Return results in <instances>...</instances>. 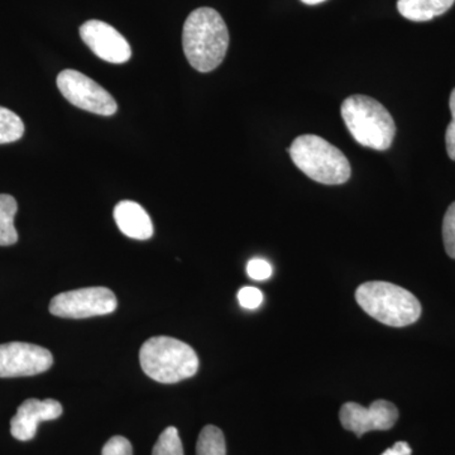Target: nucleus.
Returning a JSON list of instances; mask_svg holds the SVG:
<instances>
[{
  "label": "nucleus",
  "mask_w": 455,
  "mask_h": 455,
  "mask_svg": "<svg viewBox=\"0 0 455 455\" xmlns=\"http://www.w3.org/2000/svg\"><path fill=\"white\" fill-rule=\"evenodd\" d=\"M301 2L307 5H316L320 4V3L325 2V0H301Z\"/></svg>",
  "instance_id": "nucleus-25"
},
{
  "label": "nucleus",
  "mask_w": 455,
  "mask_h": 455,
  "mask_svg": "<svg viewBox=\"0 0 455 455\" xmlns=\"http://www.w3.org/2000/svg\"><path fill=\"white\" fill-rule=\"evenodd\" d=\"M445 145H447V152L451 160L455 161V123L451 122L445 132Z\"/></svg>",
  "instance_id": "nucleus-22"
},
{
  "label": "nucleus",
  "mask_w": 455,
  "mask_h": 455,
  "mask_svg": "<svg viewBox=\"0 0 455 455\" xmlns=\"http://www.w3.org/2000/svg\"><path fill=\"white\" fill-rule=\"evenodd\" d=\"M80 36L99 59L110 64H124L132 57L131 44L106 22L88 20L80 27Z\"/></svg>",
  "instance_id": "nucleus-10"
},
{
  "label": "nucleus",
  "mask_w": 455,
  "mask_h": 455,
  "mask_svg": "<svg viewBox=\"0 0 455 455\" xmlns=\"http://www.w3.org/2000/svg\"><path fill=\"white\" fill-rule=\"evenodd\" d=\"M114 220L123 235L137 241H147L154 235V224L148 212L139 203L124 200L114 208Z\"/></svg>",
  "instance_id": "nucleus-12"
},
{
  "label": "nucleus",
  "mask_w": 455,
  "mask_h": 455,
  "mask_svg": "<svg viewBox=\"0 0 455 455\" xmlns=\"http://www.w3.org/2000/svg\"><path fill=\"white\" fill-rule=\"evenodd\" d=\"M449 107H451V122L455 123V89L451 92V100H449Z\"/></svg>",
  "instance_id": "nucleus-24"
},
{
  "label": "nucleus",
  "mask_w": 455,
  "mask_h": 455,
  "mask_svg": "<svg viewBox=\"0 0 455 455\" xmlns=\"http://www.w3.org/2000/svg\"><path fill=\"white\" fill-rule=\"evenodd\" d=\"M152 455H184L181 439L176 427H169L158 436Z\"/></svg>",
  "instance_id": "nucleus-17"
},
{
  "label": "nucleus",
  "mask_w": 455,
  "mask_h": 455,
  "mask_svg": "<svg viewBox=\"0 0 455 455\" xmlns=\"http://www.w3.org/2000/svg\"><path fill=\"white\" fill-rule=\"evenodd\" d=\"M101 455H133V448L130 440L124 436L116 435L108 440Z\"/></svg>",
  "instance_id": "nucleus-20"
},
{
  "label": "nucleus",
  "mask_w": 455,
  "mask_h": 455,
  "mask_svg": "<svg viewBox=\"0 0 455 455\" xmlns=\"http://www.w3.org/2000/svg\"><path fill=\"white\" fill-rule=\"evenodd\" d=\"M340 423L358 438L370 431L390 430L398 419V410L390 401L377 400L370 407L347 403L340 409Z\"/></svg>",
  "instance_id": "nucleus-9"
},
{
  "label": "nucleus",
  "mask_w": 455,
  "mask_h": 455,
  "mask_svg": "<svg viewBox=\"0 0 455 455\" xmlns=\"http://www.w3.org/2000/svg\"><path fill=\"white\" fill-rule=\"evenodd\" d=\"M238 300L244 309L254 310L262 304L263 293L257 287H243V289L239 290Z\"/></svg>",
  "instance_id": "nucleus-19"
},
{
  "label": "nucleus",
  "mask_w": 455,
  "mask_h": 455,
  "mask_svg": "<svg viewBox=\"0 0 455 455\" xmlns=\"http://www.w3.org/2000/svg\"><path fill=\"white\" fill-rule=\"evenodd\" d=\"M272 271H274L272 266L266 259H253L247 265L248 276L252 278V280H268L272 276Z\"/></svg>",
  "instance_id": "nucleus-21"
},
{
  "label": "nucleus",
  "mask_w": 455,
  "mask_h": 455,
  "mask_svg": "<svg viewBox=\"0 0 455 455\" xmlns=\"http://www.w3.org/2000/svg\"><path fill=\"white\" fill-rule=\"evenodd\" d=\"M62 415V405L56 400L29 398L18 407L17 414L11 420V433L20 442L35 438L38 424L42 421L56 420Z\"/></svg>",
  "instance_id": "nucleus-11"
},
{
  "label": "nucleus",
  "mask_w": 455,
  "mask_h": 455,
  "mask_svg": "<svg viewBox=\"0 0 455 455\" xmlns=\"http://www.w3.org/2000/svg\"><path fill=\"white\" fill-rule=\"evenodd\" d=\"M287 152L296 167L319 184H346L352 175V167L343 152L315 134L298 137Z\"/></svg>",
  "instance_id": "nucleus-5"
},
{
  "label": "nucleus",
  "mask_w": 455,
  "mask_h": 455,
  "mask_svg": "<svg viewBox=\"0 0 455 455\" xmlns=\"http://www.w3.org/2000/svg\"><path fill=\"white\" fill-rule=\"evenodd\" d=\"M443 241L448 256L455 259V202L449 206L443 220Z\"/></svg>",
  "instance_id": "nucleus-18"
},
{
  "label": "nucleus",
  "mask_w": 455,
  "mask_h": 455,
  "mask_svg": "<svg viewBox=\"0 0 455 455\" xmlns=\"http://www.w3.org/2000/svg\"><path fill=\"white\" fill-rule=\"evenodd\" d=\"M455 0H398L397 9L401 16L412 22H427L447 13Z\"/></svg>",
  "instance_id": "nucleus-13"
},
{
  "label": "nucleus",
  "mask_w": 455,
  "mask_h": 455,
  "mask_svg": "<svg viewBox=\"0 0 455 455\" xmlns=\"http://www.w3.org/2000/svg\"><path fill=\"white\" fill-rule=\"evenodd\" d=\"M118 307L116 295L107 287H86L59 293L50 302V313L65 319H86V317L112 314Z\"/></svg>",
  "instance_id": "nucleus-6"
},
{
  "label": "nucleus",
  "mask_w": 455,
  "mask_h": 455,
  "mask_svg": "<svg viewBox=\"0 0 455 455\" xmlns=\"http://www.w3.org/2000/svg\"><path fill=\"white\" fill-rule=\"evenodd\" d=\"M412 451L406 442H398L394 447L387 449L382 455H411Z\"/></svg>",
  "instance_id": "nucleus-23"
},
{
  "label": "nucleus",
  "mask_w": 455,
  "mask_h": 455,
  "mask_svg": "<svg viewBox=\"0 0 455 455\" xmlns=\"http://www.w3.org/2000/svg\"><path fill=\"white\" fill-rule=\"evenodd\" d=\"M25 134V124L16 113L0 107V145L16 142Z\"/></svg>",
  "instance_id": "nucleus-16"
},
{
  "label": "nucleus",
  "mask_w": 455,
  "mask_h": 455,
  "mask_svg": "<svg viewBox=\"0 0 455 455\" xmlns=\"http://www.w3.org/2000/svg\"><path fill=\"white\" fill-rule=\"evenodd\" d=\"M57 88L66 100L86 112L110 116L118 110L112 95L79 71L71 68L61 71L57 76Z\"/></svg>",
  "instance_id": "nucleus-7"
},
{
  "label": "nucleus",
  "mask_w": 455,
  "mask_h": 455,
  "mask_svg": "<svg viewBox=\"0 0 455 455\" xmlns=\"http://www.w3.org/2000/svg\"><path fill=\"white\" fill-rule=\"evenodd\" d=\"M196 455H227L226 438L223 431L214 425H206L200 433Z\"/></svg>",
  "instance_id": "nucleus-15"
},
{
  "label": "nucleus",
  "mask_w": 455,
  "mask_h": 455,
  "mask_svg": "<svg viewBox=\"0 0 455 455\" xmlns=\"http://www.w3.org/2000/svg\"><path fill=\"white\" fill-rule=\"evenodd\" d=\"M182 46L188 64L200 73H211L223 62L229 46V32L215 9L197 8L188 17Z\"/></svg>",
  "instance_id": "nucleus-1"
},
{
  "label": "nucleus",
  "mask_w": 455,
  "mask_h": 455,
  "mask_svg": "<svg viewBox=\"0 0 455 455\" xmlns=\"http://www.w3.org/2000/svg\"><path fill=\"white\" fill-rule=\"evenodd\" d=\"M355 300L368 315L394 328L414 324L423 311L414 293L383 281L362 283L355 291Z\"/></svg>",
  "instance_id": "nucleus-4"
},
{
  "label": "nucleus",
  "mask_w": 455,
  "mask_h": 455,
  "mask_svg": "<svg viewBox=\"0 0 455 455\" xmlns=\"http://www.w3.org/2000/svg\"><path fill=\"white\" fill-rule=\"evenodd\" d=\"M17 211L16 199L7 194H0V245L3 247L17 243L18 233L14 227Z\"/></svg>",
  "instance_id": "nucleus-14"
},
{
  "label": "nucleus",
  "mask_w": 455,
  "mask_h": 455,
  "mask_svg": "<svg viewBox=\"0 0 455 455\" xmlns=\"http://www.w3.org/2000/svg\"><path fill=\"white\" fill-rule=\"evenodd\" d=\"M52 364V355L44 347L22 341L0 344V379L36 376Z\"/></svg>",
  "instance_id": "nucleus-8"
},
{
  "label": "nucleus",
  "mask_w": 455,
  "mask_h": 455,
  "mask_svg": "<svg viewBox=\"0 0 455 455\" xmlns=\"http://www.w3.org/2000/svg\"><path fill=\"white\" fill-rule=\"evenodd\" d=\"M143 372L160 383H178L196 376L199 357L184 341L171 337H154L146 340L140 350Z\"/></svg>",
  "instance_id": "nucleus-3"
},
{
  "label": "nucleus",
  "mask_w": 455,
  "mask_h": 455,
  "mask_svg": "<svg viewBox=\"0 0 455 455\" xmlns=\"http://www.w3.org/2000/svg\"><path fill=\"white\" fill-rule=\"evenodd\" d=\"M341 118L359 145L376 151L390 148L396 124L390 112L376 99L352 95L341 104Z\"/></svg>",
  "instance_id": "nucleus-2"
}]
</instances>
